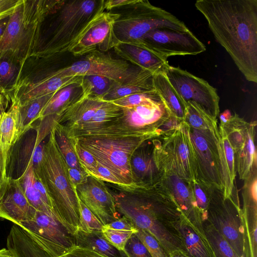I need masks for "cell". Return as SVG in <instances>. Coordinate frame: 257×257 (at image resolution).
Instances as JSON below:
<instances>
[{
	"instance_id": "d590c367",
	"label": "cell",
	"mask_w": 257,
	"mask_h": 257,
	"mask_svg": "<svg viewBox=\"0 0 257 257\" xmlns=\"http://www.w3.org/2000/svg\"><path fill=\"white\" fill-rule=\"evenodd\" d=\"M202 223L207 220L213 187L195 179L190 182Z\"/></svg>"
},
{
	"instance_id": "30bf717a",
	"label": "cell",
	"mask_w": 257,
	"mask_h": 257,
	"mask_svg": "<svg viewBox=\"0 0 257 257\" xmlns=\"http://www.w3.org/2000/svg\"><path fill=\"white\" fill-rule=\"evenodd\" d=\"M240 204L225 199L223 192L213 188L207 220L228 241L239 257H244V239Z\"/></svg>"
},
{
	"instance_id": "83f0119b",
	"label": "cell",
	"mask_w": 257,
	"mask_h": 257,
	"mask_svg": "<svg viewBox=\"0 0 257 257\" xmlns=\"http://www.w3.org/2000/svg\"><path fill=\"white\" fill-rule=\"evenodd\" d=\"M242 196L243 206L241 209L243 221L250 229L257 228V172L244 180Z\"/></svg>"
},
{
	"instance_id": "f546056e",
	"label": "cell",
	"mask_w": 257,
	"mask_h": 257,
	"mask_svg": "<svg viewBox=\"0 0 257 257\" xmlns=\"http://www.w3.org/2000/svg\"><path fill=\"white\" fill-rule=\"evenodd\" d=\"M55 92L34 98L23 103L20 102L21 137L26 132L33 128V124L38 120L40 113Z\"/></svg>"
},
{
	"instance_id": "b9f144b4",
	"label": "cell",
	"mask_w": 257,
	"mask_h": 257,
	"mask_svg": "<svg viewBox=\"0 0 257 257\" xmlns=\"http://www.w3.org/2000/svg\"><path fill=\"white\" fill-rule=\"evenodd\" d=\"M71 139L73 143L75 153L82 168L87 173L94 170L96 167L97 161L93 156L75 141Z\"/></svg>"
},
{
	"instance_id": "7bdbcfd3",
	"label": "cell",
	"mask_w": 257,
	"mask_h": 257,
	"mask_svg": "<svg viewBox=\"0 0 257 257\" xmlns=\"http://www.w3.org/2000/svg\"><path fill=\"white\" fill-rule=\"evenodd\" d=\"M5 57L0 59V91L8 86L16 73L15 65L11 60L5 59Z\"/></svg>"
},
{
	"instance_id": "e0dca14e",
	"label": "cell",
	"mask_w": 257,
	"mask_h": 257,
	"mask_svg": "<svg viewBox=\"0 0 257 257\" xmlns=\"http://www.w3.org/2000/svg\"><path fill=\"white\" fill-rule=\"evenodd\" d=\"M36 211L29 203L19 178L7 176L0 187V217L19 225L33 219Z\"/></svg>"
},
{
	"instance_id": "f1b7e54d",
	"label": "cell",
	"mask_w": 257,
	"mask_h": 257,
	"mask_svg": "<svg viewBox=\"0 0 257 257\" xmlns=\"http://www.w3.org/2000/svg\"><path fill=\"white\" fill-rule=\"evenodd\" d=\"M73 237L75 245L87 247L108 257H128L126 253L111 245L104 238L101 231L87 233L79 230Z\"/></svg>"
},
{
	"instance_id": "7a4b0ae2",
	"label": "cell",
	"mask_w": 257,
	"mask_h": 257,
	"mask_svg": "<svg viewBox=\"0 0 257 257\" xmlns=\"http://www.w3.org/2000/svg\"><path fill=\"white\" fill-rule=\"evenodd\" d=\"M117 210L139 229L153 235L167 257L173 251L188 254L176 223L183 215L171 193L161 180L138 186L128 192H112Z\"/></svg>"
},
{
	"instance_id": "6f0895ef",
	"label": "cell",
	"mask_w": 257,
	"mask_h": 257,
	"mask_svg": "<svg viewBox=\"0 0 257 257\" xmlns=\"http://www.w3.org/2000/svg\"><path fill=\"white\" fill-rule=\"evenodd\" d=\"M5 179V178L3 175V171H2L1 163V160H0V187L2 185V183H3Z\"/></svg>"
},
{
	"instance_id": "836d02e7",
	"label": "cell",
	"mask_w": 257,
	"mask_h": 257,
	"mask_svg": "<svg viewBox=\"0 0 257 257\" xmlns=\"http://www.w3.org/2000/svg\"><path fill=\"white\" fill-rule=\"evenodd\" d=\"M53 127L59 149L68 168L83 169L75 153L73 143L68 137L64 126L56 122Z\"/></svg>"
},
{
	"instance_id": "8992f818",
	"label": "cell",
	"mask_w": 257,
	"mask_h": 257,
	"mask_svg": "<svg viewBox=\"0 0 257 257\" xmlns=\"http://www.w3.org/2000/svg\"><path fill=\"white\" fill-rule=\"evenodd\" d=\"M122 10L113 25L119 42L136 44L151 30L160 27L188 29L186 25L170 13L152 5L146 0H135Z\"/></svg>"
},
{
	"instance_id": "1f68e13d",
	"label": "cell",
	"mask_w": 257,
	"mask_h": 257,
	"mask_svg": "<svg viewBox=\"0 0 257 257\" xmlns=\"http://www.w3.org/2000/svg\"><path fill=\"white\" fill-rule=\"evenodd\" d=\"M117 83L107 77L100 75L81 76L80 85L82 90V96L103 100L104 96Z\"/></svg>"
},
{
	"instance_id": "d6986e66",
	"label": "cell",
	"mask_w": 257,
	"mask_h": 257,
	"mask_svg": "<svg viewBox=\"0 0 257 257\" xmlns=\"http://www.w3.org/2000/svg\"><path fill=\"white\" fill-rule=\"evenodd\" d=\"M19 104L18 97L14 98L9 109L0 117V160L5 178L7 177L10 151L21 138Z\"/></svg>"
},
{
	"instance_id": "f35d334b",
	"label": "cell",
	"mask_w": 257,
	"mask_h": 257,
	"mask_svg": "<svg viewBox=\"0 0 257 257\" xmlns=\"http://www.w3.org/2000/svg\"><path fill=\"white\" fill-rule=\"evenodd\" d=\"M79 204L80 225L78 231L87 233L101 231L103 225L79 198Z\"/></svg>"
},
{
	"instance_id": "52a82bcc",
	"label": "cell",
	"mask_w": 257,
	"mask_h": 257,
	"mask_svg": "<svg viewBox=\"0 0 257 257\" xmlns=\"http://www.w3.org/2000/svg\"><path fill=\"white\" fill-rule=\"evenodd\" d=\"M104 2L103 0L66 1L59 10L50 40L39 55L48 58L68 51L87 22L98 11L104 9Z\"/></svg>"
},
{
	"instance_id": "6da1fadb",
	"label": "cell",
	"mask_w": 257,
	"mask_h": 257,
	"mask_svg": "<svg viewBox=\"0 0 257 257\" xmlns=\"http://www.w3.org/2000/svg\"><path fill=\"white\" fill-rule=\"evenodd\" d=\"M216 41L246 79L257 82V0H198Z\"/></svg>"
},
{
	"instance_id": "60d3db41",
	"label": "cell",
	"mask_w": 257,
	"mask_h": 257,
	"mask_svg": "<svg viewBox=\"0 0 257 257\" xmlns=\"http://www.w3.org/2000/svg\"><path fill=\"white\" fill-rule=\"evenodd\" d=\"M87 174L98 180L113 184L120 189L124 188V185L118 177L109 169L97 161L96 167Z\"/></svg>"
},
{
	"instance_id": "ffe728a7",
	"label": "cell",
	"mask_w": 257,
	"mask_h": 257,
	"mask_svg": "<svg viewBox=\"0 0 257 257\" xmlns=\"http://www.w3.org/2000/svg\"><path fill=\"white\" fill-rule=\"evenodd\" d=\"M113 49L122 59L154 74L169 65L167 59L141 45L119 42Z\"/></svg>"
},
{
	"instance_id": "9c48e42d",
	"label": "cell",
	"mask_w": 257,
	"mask_h": 257,
	"mask_svg": "<svg viewBox=\"0 0 257 257\" xmlns=\"http://www.w3.org/2000/svg\"><path fill=\"white\" fill-rule=\"evenodd\" d=\"M59 76L96 75L107 77L119 84L152 81L154 73L128 62L94 50L70 66L53 72Z\"/></svg>"
},
{
	"instance_id": "7c38bea8",
	"label": "cell",
	"mask_w": 257,
	"mask_h": 257,
	"mask_svg": "<svg viewBox=\"0 0 257 257\" xmlns=\"http://www.w3.org/2000/svg\"><path fill=\"white\" fill-rule=\"evenodd\" d=\"M136 45L144 47L166 59L176 55H195L206 51L204 44L188 28H156Z\"/></svg>"
},
{
	"instance_id": "3957f363",
	"label": "cell",
	"mask_w": 257,
	"mask_h": 257,
	"mask_svg": "<svg viewBox=\"0 0 257 257\" xmlns=\"http://www.w3.org/2000/svg\"><path fill=\"white\" fill-rule=\"evenodd\" d=\"M40 160L33 162L36 176L50 197L58 221L73 236L79 229V197L68 175V167L57 145L54 127L42 145Z\"/></svg>"
},
{
	"instance_id": "5b68a950",
	"label": "cell",
	"mask_w": 257,
	"mask_h": 257,
	"mask_svg": "<svg viewBox=\"0 0 257 257\" xmlns=\"http://www.w3.org/2000/svg\"><path fill=\"white\" fill-rule=\"evenodd\" d=\"M151 141L154 161L161 173L177 175L188 183L197 179L194 150L185 121Z\"/></svg>"
},
{
	"instance_id": "7402d4cb",
	"label": "cell",
	"mask_w": 257,
	"mask_h": 257,
	"mask_svg": "<svg viewBox=\"0 0 257 257\" xmlns=\"http://www.w3.org/2000/svg\"><path fill=\"white\" fill-rule=\"evenodd\" d=\"M24 1H21L9 18L4 31L0 37V53L3 56L8 53L16 54L26 40V31L24 17Z\"/></svg>"
},
{
	"instance_id": "484cf974",
	"label": "cell",
	"mask_w": 257,
	"mask_h": 257,
	"mask_svg": "<svg viewBox=\"0 0 257 257\" xmlns=\"http://www.w3.org/2000/svg\"><path fill=\"white\" fill-rule=\"evenodd\" d=\"M183 242L191 257H214L207 239L203 238L183 214L176 223Z\"/></svg>"
},
{
	"instance_id": "9f6ffc18",
	"label": "cell",
	"mask_w": 257,
	"mask_h": 257,
	"mask_svg": "<svg viewBox=\"0 0 257 257\" xmlns=\"http://www.w3.org/2000/svg\"><path fill=\"white\" fill-rule=\"evenodd\" d=\"M8 18L0 21V37L3 34L8 21Z\"/></svg>"
},
{
	"instance_id": "4dcf8cb0",
	"label": "cell",
	"mask_w": 257,
	"mask_h": 257,
	"mask_svg": "<svg viewBox=\"0 0 257 257\" xmlns=\"http://www.w3.org/2000/svg\"><path fill=\"white\" fill-rule=\"evenodd\" d=\"M34 174L33 162L31 158L23 173L18 178L26 197L30 205L37 211L44 212L57 220L52 210L45 203L35 188L33 183Z\"/></svg>"
},
{
	"instance_id": "74e56055",
	"label": "cell",
	"mask_w": 257,
	"mask_h": 257,
	"mask_svg": "<svg viewBox=\"0 0 257 257\" xmlns=\"http://www.w3.org/2000/svg\"><path fill=\"white\" fill-rule=\"evenodd\" d=\"M161 100L156 91L153 90L128 95L111 102L122 107H130Z\"/></svg>"
},
{
	"instance_id": "c3c4849f",
	"label": "cell",
	"mask_w": 257,
	"mask_h": 257,
	"mask_svg": "<svg viewBox=\"0 0 257 257\" xmlns=\"http://www.w3.org/2000/svg\"><path fill=\"white\" fill-rule=\"evenodd\" d=\"M21 0H0V21L12 15Z\"/></svg>"
},
{
	"instance_id": "8d00e7d4",
	"label": "cell",
	"mask_w": 257,
	"mask_h": 257,
	"mask_svg": "<svg viewBox=\"0 0 257 257\" xmlns=\"http://www.w3.org/2000/svg\"><path fill=\"white\" fill-rule=\"evenodd\" d=\"M101 232L104 238L113 246L125 253V246L132 235V231H123L112 229L102 225Z\"/></svg>"
},
{
	"instance_id": "cb8c5ba5",
	"label": "cell",
	"mask_w": 257,
	"mask_h": 257,
	"mask_svg": "<svg viewBox=\"0 0 257 257\" xmlns=\"http://www.w3.org/2000/svg\"><path fill=\"white\" fill-rule=\"evenodd\" d=\"M81 76H59L53 72L36 82L29 83L20 96V102L23 103L31 99L48 95L73 83H81Z\"/></svg>"
},
{
	"instance_id": "f907efd6",
	"label": "cell",
	"mask_w": 257,
	"mask_h": 257,
	"mask_svg": "<svg viewBox=\"0 0 257 257\" xmlns=\"http://www.w3.org/2000/svg\"><path fill=\"white\" fill-rule=\"evenodd\" d=\"M219 115L220 119L219 123L222 125H224L230 119L232 116L230 111L228 109L224 110Z\"/></svg>"
},
{
	"instance_id": "ba28073f",
	"label": "cell",
	"mask_w": 257,
	"mask_h": 257,
	"mask_svg": "<svg viewBox=\"0 0 257 257\" xmlns=\"http://www.w3.org/2000/svg\"><path fill=\"white\" fill-rule=\"evenodd\" d=\"M217 119L207 126L189 127L194 150L197 180L223 192L226 176Z\"/></svg>"
},
{
	"instance_id": "277c9868",
	"label": "cell",
	"mask_w": 257,
	"mask_h": 257,
	"mask_svg": "<svg viewBox=\"0 0 257 257\" xmlns=\"http://www.w3.org/2000/svg\"><path fill=\"white\" fill-rule=\"evenodd\" d=\"M90 152L95 160L112 171L128 191L136 186L131 161L135 152L149 137L82 136L70 138Z\"/></svg>"
},
{
	"instance_id": "ee69618b",
	"label": "cell",
	"mask_w": 257,
	"mask_h": 257,
	"mask_svg": "<svg viewBox=\"0 0 257 257\" xmlns=\"http://www.w3.org/2000/svg\"><path fill=\"white\" fill-rule=\"evenodd\" d=\"M125 250L128 257H152L146 247L135 234H133L128 240L125 246Z\"/></svg>"
},
{
	"instance_id": "db71d44e",
	"label": "cell",
	"mask_w": 257,
	"mask_h": 257,
	"mask_svg": "<svg viewBox=\"0 0 257 257\" xmlns=\"http://www.w3.org/2000/svg\"><path fill=\"white\" fill-rule=\"evenodd\" d=\"M0 257H13L10 251L7 248L0 249Z\"/></svg>"
},
{
	"instance_id": "f5cc1de1",
	"label": "cell",
	"mask_w": 257,
	"mask_h": 257,
	"mask_svg": "<svg viewBox=\"0 0 257 257\" xmlns=\"http://www.w3.org/2000/svg\"><path fill=\"white\" fill-rule=\"evenodd\" d=\"M34 257H58L54 256L51 253L46 250H43L35 255Z\"/></svg>"
},
{
	"instance_id": "11a10c76",
	"label": "cell",
	"mask_w": 257,
	"mask_h": 257,
	"mask_svg": "<svg viewBox=\"0 0 257 257\" xmlns=\"http://www.w3.org/2000/svg\"><path fill=\"white\" fill-rule=\"evenodd\" d=\"M5 100L3 96L0 93V117L2 114L6 111L5 107Z\"/></svg>"
},
{
	"instance_id": "9a60e30c",
	"label": "cell",
	"mask_w": 257,
	"mask_h": 257,
	"mask_svg": "<svg viewBox=\"0 0 257 257\" xmlns=\"http://www.w3.org/2000/svg\"><path fill=\"white\" fill-rule=\"evenodd\" d=\"M18 225L54 256L61 255L74 244L55 217L41 211H36L33 219L22 222Z\"/></svg>"
},
{
	"instance_id": "680465c9",
	"label": "cell",
	"mask_w": 257,
	"mask_h": 257,
	"mask_svg": "<svg viewBox=\"0 0 257 257\" xmlns=\"http://www.w3.org/2000/svg\"><path fill=\"white\" fill-rule=\"evenodd\" d=\"M5 57V56H4ZM4 57L0 53V59Z\"/></svg>"
},
{
	"instance_id": "816d5d0a",
	"label": "cell",
	"mask_w": 257,
	"mask_h": 257,
	"mask_svg": "<svg viewBox=\"0 0 257 257\" xmlns=\"http://www.w3.org/2000/svg\"><path fill=\"white\" fill-rule=\"evenodd\" d=\"M168 257H191L188 254L181 251V250H176L172 251Z\"/></svg>"
},
{
	"instance_id": "5bb4252c",
	"label": "cell",
	"mask_w": 257,
	"mask_h": 257,
	"mask_svg": "<svg viewBox=\"0 0 257 257\" xmlns=\"http://www.w3.org/2000/svg\"><path fill=\"white\" fill-rule=\"evenodd\" d=\"M117 13L98 11L87 22L70 47L68 52L75 56L85 55L94 50L105 52L118 43L113 32Z\"/></svg>"
},
{
	"instance_id": "681fc988",
	"label": "cell",
	"mask_w": 257,
	"mask_h": 257,
	"mask_svg": "<svg viewBox=\"0 0 257 257\" xmlns=\"http://www.w3.org/2000/svg\"><path fill=\"white\" fill-rule=\"evenodd\" d=\"M135 0H109L104 1V9L110 11L115 8H119L133 3Z\"/></svg>"
},
{
	"instance_id": "4fadbf2b",
	"label": "cell",
	"mask_w": 257,
	"mask_h": 257,
	"mask_svg": "<svg viewBox=\"0 0 257 257\" xmlns=\"http://www.w3.org/2000/svg\"><path fill=\"white\" fill-rule=\"evenodd\" d=\"M222 125L234 151L236 173L239 179L244 180L257 172L256 121L248 122L234 113Z\"/></svg>"
},
{
	"instance_id": "d6a6232c",
	"label": "cell",
	"mask_w": 257,
	"mask_h": 257,
	"mask_svg": "<svg viewBox=\"0 0 257 257\" xmlns=\"http://www.w3.org/2000/svg\"><path fill=\"white\" fill-rule=\"evenodd\" d=\"M202 227L214 257H239L228 241L207 220L202 223Z\"/></svg>"
},
{
	"instance_id": "7dc6e473",
	"label": "cell",
	"mask_w": 257,
	"mask_h": 257,
	"mask_svg": "<svg viewBox=\"0 0 257 257\" xmlns=\"http://www.w3.org/2000/svg\"><path fill=\"white\" fill-rule=\"evenodd\" d=\"M68 175L70 182L75 189L80 185L86 182L89 176L83 169L69 168Z\"/></svg>"
},
{
	"instance_id": "ac0fdd59",
	"label": "cell",
	"mask_w": 257,
	"mask_h": 257,
	"mask_svg": "<svg viewBox=\"0 0 257 257\" xmlns=\"http://www.w3.org/2000/svg\"><path fill=\"white\" fill-rule=\"evenodd\" d=\"M161 180L171 193L182 214L196 232L206 239L190 182L185 181L177 175L165 173H163Z\"/></svg>"
},
{
	"instance_id": "d4e9b609",
	"label": "cell",
	"mask_w": 257,
	"mask_h": 257,
	"mask_svg": "<svg viewBox=\"0 0 257 257\" xmlns=\"http://www.w3.org/2000/svg\"><path fill=\"white\" fill-rule=\"evenodd\" d=\"M104 102L100 99L82 96L63 112L57 123L66 130L80 125L90 120Z\"/></svg>"
},
{
	"instance_id": "2e32d148",
	"label": "cell",
	"mask_w": 257,
	"mask_h": 257,
	"mask_svg": "<svg viewBox=\"0 0 257 257\" xmlns=\"http://www.w3.org/2000/svg\"><path fill=\"white\" fill-rule=\"evenodd\" d=\"M76 189L80 200L103 225L119 218L114 197L103 181L89 176Z\"/></svg>"
},
{
	"instance_id": "603a6c76",
	"label": "cell",
	"mask_w": 257,
	"mask_h": 257,
	"mask_svg": "<svg viewBox=\"0 0 257 257\" xmlns=\"http://www.w3.org/2000/svg\"><path fill=\"white\" fill-rule=\"evenodd\" d=\"M122 114V107L111 101H104L90 120L70 130L65 128L67 135L69 138H75L100 130L115 121Z\"/></svg>"
},
{
	"instance_id": "f6af8a7d",
	"label": "cell",
	"mask_w": 257,
	"mask_h": 257,
	"mask_svg": "<svg viewBox=\"0 0 257 257\" xmlns=\"http://www.w3.org/2000/svg\"><path fill=\"white\" fill-rule=\"evenodd\" d=\"M58 257H108L92 249L73 244Z\"/></svg>"
},
{
	"instance_id": "4316f807",
	"label": "cell",
	"mask_w": 257,
	"mask_h": 257,
	"mask_svg": "<svg viewBox=\"0 0 257 257\" xmlns=\"http://www.w3.org/2000/svg\"><path fill=\"white\" fill-rule=\"evenodd\" d=\"M152 83L154 90L170 113L180 121H184L186 105L170 83L164 73H155Z\"/></svg>"
},
{
	"instance_id": "8fae6325",
	"label": "cell",
	"mask_w": 257,
	"mask_h": 257,
	"mask_svg": "<svg viewBox=\"0 0 257 257\" xmlns=\"http://www.w3.org/2000/svg\"><path fill=\"white\" fill-rule=\"evenodd\" d=\"M164 73L185 105L187 103H193L209 115L217 118L219 97L214 87L179 67L169 65Z\"/></svg>"
},
{
	"instance_id": "e575fe53",
	"label": "cell",
	"mask_w": 257,
	"mask_h": 257,
	"mask_svg": "<svg viewBox=\"0 0 257 257\" xmlns=\"http://www.w3.org/2000/svg\"><path fill=\"white\" fill-rule=\"evenodd\" d=\"M155 90L152 80L149 81L117 83L103 98L106 101H112L134 94Z\"/></svg>"
},
{
	"instance_id": "ab89813d",
	"label": "cell",
	"mask_w": 257,
	"mask_h": 257,
	"mask_svg": "<svg viewBox=\"0 0 257 257\" xmlns=\"http://www.w3.org/2000/svg\"><path fill=\"white\" fill-rule=\"evenodd\" d=\"M135 234L146 247L152 257H167L163 246L151 233L144 229H139Z\"/></svg>"
},
{
	"instance_id": "44dd1931",
	"label": "cell",
	"mask_w": 257,
	"mask_h": 257,
	"mask_svg": "<svg viewBox=\"0 0 257 257\" xmlns=\"http://www.w3.org/2000/svg\"><path fill=\"white\" fill-rule=\"evenodd\" d=\"M151 140L144 143L133 154L131 168L136 186L150 185L161 180L163 173L154 161Z\"/></svg>"
},
{
	"instance_id": "bcb514c9",
	"label": "cell",
	"mask_w": 257,
	"mask_h": 257,
	"mask_svg": "<svg viewBox=\"0 0 257 257\" xmlns=\"http://www.w3.org/2000/svg\"><path fill=\"white\" fill-rule=\"evenodd\" d=\"M105 225L114 229L123 231H132L134 232L135 233L139 231V228H138L130 219L124 216L109 223L105 224Z\"/></svg>"
}]
</instances>
